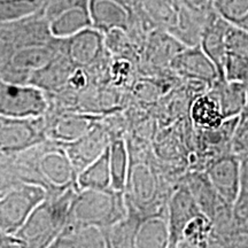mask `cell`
<instances>
[{"mask_svg":"<svg viewBox=\"0 0 248 248\" xmlns=\"http://www.w3.org/2000/svg\"><path fill=\"white\" fill-rule=\"evenodd\" d=\"M77 191L73 184L47 191L46 198L30 214L15 237L22 247H51L70 216Z\"/></svg>","mask_w":248,"mask_h":248,"instance_id":"cell-1","label":"cell"},{"mask_svg":"<svg viewBox=\"0 0 248 248\" xmlns=\"http://www.w3.org/2000/svg\"><path fill=\"white\" fill-rule=\"evenodd\" d=\"M128 204L123 192L78 190L68 221L94 225L104 230L124 218Z\"/></svg>","mask_w":248,"mask_h":248,"instance_id":"cell-2","label":"cell"},{"mask_svg":"<svg viewBox=\"0 0 248 248\" xmlns=\"http://www.w3.org/2000/svg\"><path fill=\"white\" fill-rule=\"evenodd\" d=\"M44 186L24 183L0 197V230L15 234L38 204L46 198Z\"/></svg>","mask_w":248,"mask_h":248,"instance_id":"cell-3","label":"cell"},{"mask_svg":"<svg viewBox=\"0 0 248 248\" xmlns=\"http://www.w3.org/2000/svg\"><path fill=\"white\" fill-rule=\"evenodd\" d=\"M47 109L44 91L32 84H16L0 76V115L40 117Z\"/></svg>","mask_w":248,"mask_h":248,"instance_id":"cell-4","label":"cell"},{"mask_svg":"<svg viewBox=\"0 0 248 248\" xmlns=\"http://www.w3.org/2000/svg\"><path fill=\"white\" fill-rule=\"evenodd\" d=\"M42 117L0 115V151L5 155L28 151L44 138Z\"/></svg>","mask_w":248,"mask_h":248,"instance_id":"cell-5","label":"cell"},{"mask_svg":"<svg viewBox=\"0 0 248 248\" xmlns=\"http://www.w3.org/2000/svg\"><path fill=\"white\" fill-rule=\"evenodd\" d=\"M58 47L76 67H89L97 63L107 49L105 33L93 27L86 28L68 38H58Z\"/></svg>","mask_w":248,"mask_h":248,"instance_id":"cell-6","label":"cell"},{"mask_svg":"<svg viewBox=\"0 0 248 248\" xmlns=\"http://www.w3.org/2000/svg\"><path fill=\"white\" fill-rule=\"evenodd\" d=\"M206 175L219 198L232 207L239 190V157L232 152L222 155L210 163Z\"/></svg>","mask_w":248,"mask_h":248,"instance_id":"cell-7","label":"cell"},{"mask_svg":"<svg viewBox=\"0 0 248 248\" xmlns=\"http://www.w3.org/2000/svg\"><path fill=\"white\" fill-rule=\"evenodd\" d=\"M170 67L179 75L200 80L209 88L221 78L216 66L200 45L183 48L170 62Z\"/></svg>","mask_w":248,"mask_h":248,"instance_id":"cell-8","label":"cell"},{"mask_svg":"<svg viewBox=\"0 0 248 248\" xmlns=\"http://www.w3.org/2000/svg\"><path fill=\"white\" fill-rule=\"evenodd\" d=\"M202 213L188 186H183L173 192L168 206L169 247H177L185 226L193 217Z\"/></svg>","mask_w":248,"mask_h":248,"instance_id":"cell-9","label":"cell"},{"mask_svg":"<svg viewBox=\"0 0 248 248\" xmlns=\"http://www.w3.org/2000/svg\"><path fill=\"white\" fill-rule=\"evenodd\" d=\"M92 27L106 33L113 29L128 30L133 8L126 0H90Z\"/></svg>","mask_w":248,"mask_h":248,"instance_id":"cell-10","label":"cell"},{"mask_svg":"<svg viewBox=\"0 0 248 248\" xmlns=\"http://www.w3.org/2000/svg\"><path fill=\"white\" fill-rule=\"evenodd\" d=\"M109 145L107 133L98 126L91 128L88 132L75 140L67 142L64 147L73 163L76 176L90 163L98 159Z\"/></svg>","mask_w":248,"mask_h":248,"instance_id":"cell-11","label":"cell"},{"mask_svg":"<svg viewBox=\"0 0 248 248\" xmlns=\"http://www.w3.org/2000/svg\"><path fill=\"white\" fill-rule=\"evenodd\" d=\"M37 169L46 185L52 188H62L76 182V172L66 150L53 148L39 157Z\"/></svg>","mask_w":248,"mask_h":248,"instance_id":"cell-12","label":"cell"},{"mask_svg":"<svg viewBox=\"0 0 248 248\" xmlns=\"http://www.w3.org/2000/svg\"><path fill=\"white\" fill-rule=\"evenodd\" d=\"M230 23L226 22L218 14H216L210 22L207 24L202 37H201L200 47L208 55L218 70L221 78L224 77V69L226 59H228V48H226V31Z\"/></svg>","mask_w":248,"mask_h":248,"instance_id":"cell-13","label":"cell"},{"mask_svg":"<svg viewBox=\"0 0 248 248\" xmlns=\"http://www.w3.org/2000/svg\"><path fill=\"white\" fill-rule=\"evenodd\" d=\"M218 102L225 120L240 117L246 106L248 88L243 83L219 78L208 91Z\"/></svg>","mask_w":248,"mask_h":248,"instance_id":"cell-14","label":"cell"},{"mask_svg":"<svg viewBox=\"0 0 248 248\" xmlns=\"http://www.w3.org/2000/svg\"><path fill=\"white\" fill-rule=\"evenodd\" d=\"M51 247H107L102 229L68 221Z\"/></svg>","mask_w":248,"mask_h":248,"instance_id":"cell-15","label":"cell"},{"mask_svg":"<svg viewBox=\"0 0 248 248\" xmlns=\"http://www.w3.org/2000/svg\"><path fill=\"white\" fill-rule=\"evenodd\" d=\"M76 64L66 54L59 53L49 63L35 71L31 76L30 84L44 90H55L69 82Z\"/></svg>","mask_w":248,"mask_h":248,"instance_id":"cell-16","label":"cell"},{"mask_svg":"<svg viewBox=\"0 0 248 248\" xmlns=\"http://www.w3.org/2000/svg\"><path fill=\"white\" fill-rule=\"evenodd\" d=\"M126 204H128L126 216L109 228L102 230L106 238L107 247H135L136 235L144 218L128 199H126Z\"/></svg>","mask_w":248,"mask_h":248,"instance_id":"cell-17","label":"cell"},{"mask_svg":"<svg viewBox=\"0 0 248 248\" xmlns=\"http://www.w3.org/2000/svg\"><path fill=\"white\" fill-rule=\"evenodd\" d=\"M48 22L49 30L54 38H68L92 27L89 7L84 6L66 9Z\"/></svg>","mask_w":248,"mask_h":248,"instance_id":"cell-18","label":"cell"},{"mask_svg":"<svg viewBox=\"0 0 248 248\" xmlns=\"http://www.w3.org/2000/svg\"><path fill=\"white\" fill-rule=\"evenodd\" d=\"M78 190H111V177L108 147L98 159L89 164L76 176Z\"/></svg>","mask_w":248,"mask_h":248,"instance_id":"cell-19","label":"cell"},{"mask_svg":"<svg viewBox=\"0 0 248 248\" xmlns=\"http://www.w3.org/2000/svg\"><path fill=\"white\" fill-rule=\"evenodd\" d=\"M190 115L194 125L202 131L221 128L226 121L218 102L209 92L200 95L192 102Z\"/></svg>","mask_w":248,"mask_h":248,"instance_id":"cell-20","label":"cell"},{"mask_svg":"<svg viewBox=\"0 0 248 248\" xmlns=\"http://www.w3.org/2000/svg\"><path fill=\"white\" fill-rule=\"evenodd\" d=\"M214 223L203 212L188 222L177 247H209L218 243Z\"/></svg>","mask_w":248,"mask_h":248,"instance_id":"cell-21","label":"cell"},{"mask_svg":"<svg viewBox=\"0 0 248 248\" xmlns=\"http://www.w3.org/2000/svg\"><path fill=\"white\" fill-rule=\"evenodd\" d=\"M111 190L124 192L129 177V152L123 139L114 138L108 145Z\"/></svg>","mask_w":248,"mask_h":248,"instance_id":"cell-22","label":"cell"},{"mask_svg":"<svg viewBox=\"0 0 248 248\" xmlns=\"http://www.w3.org/2000/svg\"><path fill=\"white\" fill-rule=\"evenodd\" d=\"M135 247H169L167 219L161 216H147L142 219L136 235Z\"/></svg>","mask_w":248,"mask_h":248,"instance_id":"cell-23","label":"cell"},{"mask_svg":"<svg viewBox=\"0 0 248 248\" xmlns=\"http://www.w3.org/2000/svg\"><path fill=\"white\" fill-rule=\"evenodd\" d=\"M48 0H0V23L14 22L44 12Z\"/></svg>","mask_w":248,"mask_h":248,"instance_id":"cell-24","label":"cell"},{"mask_svg":"<svg viewBox=\"0 0 248 248\" xmlns=\"http://www.w3.org/2000/svg\"><path fill=\"white\" fill-rule=\"evenodd\" d=\"M232 216L235 228L244 232L248 231V157L240 159L239 190L237 199L232 204Z\"/></svg>","mask_w":248,"mask_h":248,"instance_id":"cell-25","label":"cell"},{"mask_svg":"<svg viewBox=\"0 0 248 248\" xmlns=\"http://www.w3.org/2000/svg\"><path fill=\"white\" fill-rule=\"evenodd\" d=\"M217 14L232 26L248 31V0H213Z\"/></svg>","mask_w":248,"mask_h":248,"instance_id":"cell-26","label":"cell"},{"mask_svg":"<svg viewBox=\"0 0 248 248\" xmlns=\"http://www.w3.org/2000/svg\"><path fill=\"white\" fill-rule=\"evenodd\" d=\"M128 178V183L131 184V191L133 198L136 197L139 202H144L152 199L154 194V178L152 176L150 169H147L144 166H138L133 170L132 173H130ZM126 183V185H128Z\"/></svg>","mask_w":248,"mask_h":248,"instance_id":"cell-27","label":"cell"},{"mask_svg":"<svg viewBox=\"0 0 248 248\" xmlns=\"http://www.w3.org/2000/svg\"><path fill=\"white\" fill-rule=\"evenodd\" d=\"M90 129H91L90 122L86 120L82 119V117L70 116L58 123L55 132H57L59 138L73 141L88 132Z\"/></svg>","mask_w":248,"mask_h":248,"instance_id":"cell-28","label":"cell"},{"mask_svg":"<svg viewBox=\"0 0 248 248\" xmlns=\"http://www.w3.org/2000/svg\"><path fill=\"white\" fill-rule=\"evenodd\" d=\"M224 77L240 82L248 88V55L229 54L226 59Z\"/></svg>","mask_w":248,"mask_h":248,"instance_id":"cell-29","label":"cell"},{"mask_svg":"<svg viewBox=\"0 0 248 248\" xmlns=\"http://www.w3.org/2000/svg\"><path fill=\"white\" fill-rule=\"evenodd\" d=\"M228 55H248V31L230 24L226 31Z\"/></svg>","mask_w":248,"mask_h":248,"instance_id":"cell-30","label":"cell"},{"mask_svg":"<svg viewBox=\"0 0 248 248\" xmlns=\"http://www.w3.org/2000/svg\"><path fill=\"white\" fill-rule=\"evenodd\" d=\"M231 152L239 159L248 157V117L239 119L231 139Z\"/></svg>","mask_w":248,"mask_h":248,"instance_id":"cell-31","label":"cell"},{"mask_svg":"<svg viewBox=\"0 0 248 248\" xmlns=\"http://www.w3.org/2000/svg\"><path fill=\"white\" fill-rule=\"evenodd\" d=\"M20 240L15 237V234L7 233L0 230V248H21Z\"/></svg>","mask_w":248,"mask_h":248,"instance_id":"cell-32","label":"cell"},{"mask_svg":"<svg viewBox=\"0 0 248 248\" xmlns=\"http://www.w3.org/2000/svg\"><path fill=\"white\" fill-rule=\"evenodd\" d=\"M246 117H248V93H247V101H246V106H245L243 114H241L239 119H246Z\"/></svg>","mask_w":248,"mask_h":248,"instance_id":"cell-33","label":"cell"},{"mask_svg":"<svg viewBox=\"0 0 248 248\" xmlns=\"http://www.w3.org/2000/svg\"><path fill=\"white\" fill-rule=\"evenodd\" d=\"M4 155H5V154H4V153H2V152H1V151H0V159H1V157H2V156H4Z\"/></svg>","mask_w":248,"mask_h":248,"instance_id":"cell-34","label":"cell"},{"mask_svg":"<svg viewBox=\"0 0 248 248\" xmlns=\"http://www.w3.org/2000/svg\"><path fill=\"white\" fill-rule=\"evenodd\" d=\"M183 1V0H177V2H182Z\"/></svg>","mask_w":248,"mask_h":248,"instance_id":"cell-35","label":"cell"}]
</instances>
